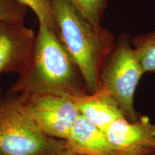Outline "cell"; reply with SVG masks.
I'll list each match as a JSON object with an SVG mask.
<instances>
[{
  "label": "cell",
  "instance_id": "obj_15",
  "mask_svg": "<svg viewBox=\"0 0 155 155\" xmlns=\"http://www.w3.org/2000/svg\"><path fill=\"white\" fill-rule=\"evenodd\" d=\"M60 155H83V154H76V153H73L72 152H70L69 150H68L67 149L64 152L61 154Z\"/></svg>",
  "mask_w": 155,
  "mask_h": 155
},
{
  "label": "cell",
  "instance_id": "obj_3",
  "mask_svg": "<svg viewBox=\"0 0 155 155\" xmlns=\"http://www.w3.org/2000/svg\"><path fill=\"white\" fill-rule=\"evenodd\" d=\"M65 141L48 137L20 109L17 95L0 98V155H60Z\"/></svg>",
  "mask_w": 155,
  "mask_h": 155
},
{
  "label": "cell",
  "instance_id": "obj_7",
  "mask_svg": "<svg viewBox=\"0 0 155 155\" xmlns=\"http://www.w3.org/2000/svg\"><path fill=\"white\" fill-rule=\"evenodd\" d=\"M112 146L121 154L155 152V124L147 116L131 121L121 118L105 131Z\"/></svg>",
  "mask_w": 155,
  "mask_h": 155
},
{
  "label": "cell",
  "instance_id": "obj_6",
  "mask_svg": "<svg viewBox=\"0 0 155 155\" xmlns=\"http://www.w3.org/2000/svg\"><path fill=\"white\" fill-rule=\"evenodd\" d=\"M36 35L23 20L0 21V75L21 74L28 66L35 43Z\"/></svg>",
  "mask_w": 155,
  "mask_h": 155
},
{
  "label": "cell",
  "instance_id": "obj_9",
  "mask_svg": "<svg viewBox=\"0 0 155 155\" xmlns=\"http://www.w3.org/2000/svg\"><path fill=\"white\" fill-rule=\"evenodd\" d=\"M72 99L80 114L104 132L114 121L125 118L115 100L102 88L94 94H87Z\"/></svg>",
  "mask_w": 155,
  "mask_h": 155
},
{
  "label": "cell",
  "instance_id": "obj_10",
  "mask_svg": "<svg viewBox=\"0 0 155 155\" xmlns=\"http://www.w3.org/2000/svg\"><path fill=\"white\" fill-rule=\"evenodd\" d=\"M131 43L144 73L155 72V30L137 35Z\"/></svg>",
  "mask_w": 155,
  "mask_h": 155
},
{
  "label": "cell",
  "instance_id": "obj_11",
  "mask_svg": "<svg viewBox=\"0 0 155 155\" xmlns=\"http://www.w3.org/2000/svg\"><path fill=\"white\" fill-rule=\"evenodd\" d=\"M96 26L101 25L108 0H68Z\"/></svg>",
  "mask_w": 155,
  "mask_h": 155
},
{
  "label": "cell",
  "instance_id": "obj_14",
  "mask_svg": "<svg viewBox=\"0 0 155 155\" xmlns=\"http://www.w3.org/2000/svg\"><path fill=\"white\" fill-rule=\"evenodd\" d=\"M121 155H155V152H132L123 153Z\"/></svg>",
  "mask_w": 155,
  "mask_h": 155
},
{
  "label": "cell",
  "instance_id": "obj_12",
  "mask_svg": "<svg viewBox=\"0 0 155 155\" xmlns=\"http://www.w3.org/2000/svg\"><path fill=\"white\" fill-rule=\"evenodd\" d=\"M35 12L39 23L56 30L52 0H15ZM57 32V31H56Z\"/></svg>",
  "mask_w": 155,
  "mask_h": 155
},
{
  "label": "cell",
  "instance_id": "obj_1",
  "mask_svg": "<svg viewBox=\"0 0 155 155\" xmlns=\"http://www.w3.org/2000/svg\"><path fill=\"white\" fill-rule=\"evenodd\" d=\"M87 94L82 75L56 30L39 23L30 61L7 94H53L73 98Z\"/></svg>",
  "mask_w": 155,
  "mask_h": 155
},
{
  "label": "cell",
  "instance_id": "obj_8",
  "mask_svg": "<svg viewBox=\"0 0 155 155\" xmlns=\"http://www.w3.org/2000/svg\"><path fill=\"white\" fill-rule=\"evenodd\" d=\"M65 146L70 152L83 155H121L105 132L81 114L70 131Z\"/></svg>",
  "mask_w": 155,
  "mask_h": 155
},
{
  "label": "cell",
  "instance_id": "obj_13",
  "mask_svg": "<svg viewBox=\"0 0 155 155\" xmlns=\"http://www.w3.org/2000/svg\"><path fill=\"white\" fill-rule=\"evenodd\" d=\"M28 8L15 0H0V21L25 20Z\"/></svg>",
  "mask_w": 155,
  "mask_h": 155
},
{
  "label": "cell",
  "instance_id": "obj_4",
  "mask_svg": "<svg viewBox=\"0 0 155 155\" xmlns=\"http://www.w3.org/2000/svg\"><path fill=\"white\" fill-rule=\"evenodd\" d=\"M128 33L120 34L101 68L99 88L111 95L125 118L138 119L134 106L136 88L144 74Z\"/></svg>",
  "mask_w": 155,
  "mask_h": 155
},
{
  "label": "cell",
  "instance_id": "obj_5",
  "mask_svg": "<svg viewBox=\"0 0 155 155\" xmlns=\"http://www.w3.org/2000/svg\"><path fill=\"white\" fill-rule=\"evenodd\" d=\"M17 96L20 109L42 133L51 138L66 140L80 115L72 98L53 94Z\"/></svg>",
  "mask_w": 155,
  "mask_h": 155
},
{
  "label": "cell",
  "instance_id": "obj_2",
  "mask_svg": "<svg viewBox=\"0 0 155 155\" xmlns=\"http://www.w3.org/2000/svg\"><path fill=\"white\" fill-rule=\"evenodd\" d=\"M57 33L82 75L89 94L99 89V75L115 38L89 22L68 0H52Z\"/></svg>",
  "mask_w": 155,
  "mask_h": 155
}]
</instances>
